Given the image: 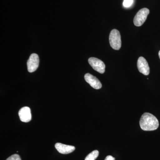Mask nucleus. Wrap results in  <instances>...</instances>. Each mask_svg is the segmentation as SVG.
Returning <instances> with one entry per match:
<instances>
[{
  "instance_id": "nucleus-1",
  "label": "nucleus",
  "mask_w": 160,
  "mask_h": 160,
  "mask_svg": "<svg viewBox=\"0 0 160 160\" xmlns=\"http://www.w3.org/2000/svg\"><path fill=\"white\" fill-rule=\"evenodd\" d=\"M141 129L145 131H153L158 128V120L151 113L145 112L141 117L140 120Z\"/></svg>"
},
{
  "instance_id": "nucleus-2",
  "label": "nucleus",
  "mask_w": 160,
  "mask_h": 160,
  "mask_svg": "<svg viewBox=\"0 0 160 160\" xmlns=\"http://www.w3.org/2000/svg\"><path fill=\"white\" fill-rule=\"evenodd\" d=\"M109 43L112 48L114 50H119L122 46L121 35L117 29H112L109 37Z\"/></svg>"
},
{
  "instance_id": "nucleus-3",
  "label": "nucleus",
  "mask_w": 160,
  "mask_h": 160,
  "mask_svg": "<svg viewBox=\"0 0 160 160\" xmlns=\"http://www.w3.org/2000/svg\"><path fill=\"white\" fill-rule=\"evenodd\" d=\"M149 13V9L147 8H143L140 9L136 15L133 19L135 26H141L146 22L147 17Z\"/></svg>"
},
{
  "instance_id": "nucleus-4",
  "label": "nucleus",
  "mask_w": 160,
  "mask_h": 160,
  "mask_svg": "<svg viewBox=\"0 0 160 160\" xmlns=\"http://www.w3.org/2000/svg\"><path fill=\"white\" fill-rule=\"evenodd\" d=\"M89 65L95 71L100 73H104L106 66L102 61L95 58H90L88 60Z\"/></svg>"
},
{
  "instance_id": "nucleus-5",
  "label": "nucleus",
  "mask_w": 160,
  "mask_h": 160,
  "mask_svg": "<svg viewBox=\"0 0 160 160\" xmlns=\"http://www.w3.org/2000/svg\"><path fill=\"white\" fill-rule=\"evenodd\" d=\"M39 64V58L38 54L32 53L27 62V68L29 72H34L37 69Z\"/></svg>"
},
{
  "instance_id": "nucleus-6",
  "label": "nucleus",
  "mask_w": 160,
  "mask_h": 160,
  "mask_svg": "<svg viewBox=\"0 0 160 160\" xmlns=\"http://www.w3.org/2000/svg\"><path fill=\"white\" fill-rule=\"evenodd\" d=\"M137 66L139 71L145 75H148L149 73V67L148 63L142 57H140L138 59Z\"/></svg>"
},
{
  "instance_id": "nucleus-7",
  "label": "nucleus",
  "mask_w": 160,
  "mask_h": 160,
  "mask_svg": "<svg viewBox=\"0 0 160 160\" xmlns=\"http://www.w3.org/2000/svg\"><path fill=\"white\" fill-rule=\"evenodd\" d=\"M85 79L91 87L95 89H100L102 87V84L99 80L90 73H88L85 74Z\"/></svg>"
},
{
  "instance_id": "nucleus-8",
  "label": "nucleus",
  "mask_w": 160,
  "mask_h": 160,
  "mask_svg": "<svg viewBox=\"0 0 160 160\" xmlns=\"http://www.w3.org/2000/svg\"><path fill=\"white\" fill-rule=\"evenodd\" d=\"M20 120L24 122H28L31 120V110L28 107H24L20 109L18 112Z\"/></svg>"
},
{
  "instance_id": "nucleus-9",
  "label": "nucleus",
  "mask_w": 160,
  "mask_h": 160,
  "mask_svg": "<svg viewBox=\"0 0 160 160\" xmlns=\"http://www.w3.org/2000/svg\"><path fill=\"white\" fill-rule=\"evenodd\" d=\"M55 147L59 152L63 154L71 153L75 149L74 146L65 145L60 143H56L55 145Z\"/></svg>"
},
{
  "instance_id": "nucleus-10",
  "label": "nucleus",
  "mask_w": 160,
  "mask_h": 160,
  "mask_svg": "<svg viewBox=\"0 0 160 160\" xmlns=\"http://www.w3.org/2000/svg\"><path fill=\"white\" fill-rule=\"evenodd\" d=\"M99 155L98 150H94L86 156L85 160H95Z\"/></svg>"
},
{
  "instance_id": "nucleus-11",
  "label": "nucleus",
  "mask_w": 160,
  "mask_h": 160,
  "mask_svg": "<svg viewBox=\"0 0 160 160\" xmlns=\"http://www.w3.org/2000/svg\"><path fill=\"white\" fill-rule=\"evenodd\" d=\"M133 0H124L123 5L126 8H129L133 3Z\"/></svg>"
},
{
  "instance_id": "nucleus-12",
  "label": "nucleus",
  "mask_w": 160,
  "mask_h": 160,
  "mask_svg": "<svg viewBox=\"0 0 160 160\" xmlns=\"http://www.w3.org/2000/svg\"><path fill=\"white\" fill-rule=\"evenodd\" d=\"M6 160H22L20 156L17 154L12 155L8 158Z\"/></svg>"
},
{
  "instance_id": "nucleus-13",
  "label": "nucleus",
  "mask_w": 160,
  "mask_h": 160,
  "mask_svg": "<svg viewBox=\"0 0 160 160\" xmlns=\"http://www.w3.org/2000/svg\"><path fill=\"white\" fill-rule=\"evenodd\" d=\"M105 160H115V158L112 156H108L106 157Z\"/></svg>"
},
{
  "instance_id": "nucleus-14",
  "label": "nucleus",
  "mask_w": 160,
  "mask_h": 160,
  "mask_svg": "<svg viewBox=\"0 0 160 160\" xmlns=\"http://www.w3.org/2000/svg\"><path fill=\"white\" fill-rule=\"evenodd\" d=\"M158 55H159V58L160 59V51L159 52Z\"/></svg>"
}]
</instances>
